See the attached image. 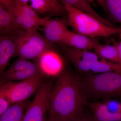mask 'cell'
Listing matches in <instances>:
<instances>
[{
	"label": "cell",
	"mask_w": 121,
	"mask_h": 121,
	"mask_svg": "<svg viewBox=\"0 0 121 121\" xmlns=\"http://www.w3.org/2000/svg\"><path fill=\"white\" fill-rule=\"evenodd\" d=\"M111 42L112 45L109 44H98L94 48V52L102 58L115 64L119 63V55L117 48L118 42L114 39Z\"/></svg>",
	"instance_id": "15"
},
{
	"label": "cell",
	"mask_w": 121,
	"mask_h": 121,
	"mask_svg": "<svg viewBox=\"0 0 121 121\" xmlns=\"http://www.w3.org/2000/svg\"><path fill=\"white\" fill-rule=\"evenodd\" d=\"M104 12L113 21L121 24V0H97Z\"/></svg>",
	"instance_id": "20"
},
{
	"label": "cell",
	"mask_w": 121,
	"mask_h": 121,
	"mask_svg": "<svg viewBox=\"0 0 121 121\" xmlns=\"http://www.w3.org/2000/svg\"><path fill=\"white\" fill-rule=\"evenodd\" d=\"M103 107L109 112L121 113V102L111 99H104L102 102Z\"/></svg>",
	"instance_id": "22"
},
{
	"label": "cell",
	"mask_w": 121,
	"mask_h": 121,
	"mask_svg": "<svg viewBox=\"0 0 121 121\" xmlns=\"http://www.w3.org/2000/svg\"><path fill=\"white\" fill-rule=\"evenodd\" d=\"M87 97L104 99L121 98V73L111 72L82 77Z\"/></svg>",
	"instance_id": "4"
},
{
	"label": "cell",
	"mask_w": 121,
	"mask_h": 121,
	"mask_svg": "<svg viewBox=\"0 0 121 121\" xmlns=\"http://www.w3.org/2000/svg\"><path fill=\"white\" fill-rule=\"evenodd\" d=\"M119 43H117V48L119 55V63L121 65V39Z\"/></svg>",
	"instance_id": "25"
},
{
	"label": "cell",
	"mask_w": 121,
	"mask_h": 121,
	"mask_svg": "<svg viewBox=\"0 0 121 121\" xmlns=\"http://www.w3.org/2000/svg\"><path fill=\"white\" fill-rule=\"evenodd\" d=\"M93 117L97 121H121V113H112L106 111L102 102L89 104Z\"/></svg>",
	"instance_id": "17"
},
{
	"label": "cell",
	"mask_w": 121,
	"mask_h": 121,
	"mask_svg": "<svg viewBox=\"0 0 121 121\" xmlns=\"http://www.w3.org/2000/svg\"><path fill=\"white\" fill-rule=\"evenodd\" d=\"M68 14V25L74 32L93 38L108 37L121 35V27H110L69 5L62 0Z\"/></svg>",
	"instance_id": "2"
},
{
	"label": "cell",
	"mask_w": 121,
	"mask_h": 121,
	"mask_svg": "<svg viewBox=\"0 0 121 121\" xmlns=\"http://www.w3.org/2000/svg\"><path fill=\"white\" fill-rule=\"evenodd\" d=\"M16 43L12 36L0 35V74L5 71L16 51Z\"/></svg>",
	"instance_id": "13"
},
{
	"label": "cell",
	"mask_w": 121,
	"mask_h": 121,
	"mask_svg": "<svg viewBox=\"0 0 121 121\" xmlns=\"http://www.w3.org/2000/svg\"><path fill=\"white\" fill-rule=\"evenodd\" d=\"M22 29L13 16L0 4V35L12 36Z\"/></svg>",
	"instance_id": "14"
},
{
	"label": "cell",
	"mask_w": 121,
	"mask_h": 121,
	"mask_svg": "<svg viewBox=\"0 0 121 121\" xmlns=\"http://www.w3.org/2000/svg\"><path fill=\"white\" fill-rule=\"evenodd\" d=\"M39 74H41L37 64L33 61L26 69L5 78H0V84L1 85L10 82L22 81Z\"/></svg>",
	"instance_id": "18"
},
{
	"label": "cell",
	"mask_w": 121,
	"mask_h": 121,
	"mask_svg": "<svg viewBox=\"0 0 121 121\" xmlns=\"http://www.w3.org/2000/svg\"><path fill=\"white\" fill-rule=\"evenodd\" d=\"M44 77L39 74L22 81L6 83L0 85V95L4 96L11 104L25 101L36 93L44 82Z\"/></svg>",
	"instance_id": "6"
},
{
	"label": "cell",
	"mask_w": 121,
	"mask_h": 121,
	"mask_svg": "<svg viewBox=\"0 0 121 121\" xmlns=\"http://www.w3.org/2000/svg\"><path fill=\"white\" fill-rule=\"evenodd\" d=\"M32 62L25 59L19 58L15 60L7 70L1 75L0 78H5L26 69Z\"/></svg>",
	"instance_id": "21"
},
{
	"label": "cell",
	"mask_w": 121,
	"mask_h": 121,
	"mask_svg": "<svg viewBox=\"0 0 121 121\" xmlns=\"http://www.w3.org/2000/svg\"><path fill=\"white\" fill-rule=\"evenodd\" d=\"M0 4L13 16L22 29L26 31L41 30L43 19L39 21L24 13L15 6L13 0H0Z\"/></svg>",
	"instance_id": "11"
},
{
	"label": "cell",
	"mask_w": 121,
	"mask_h": 121,
	"mask_svg": "<svg viewBox=\"0 0 121 121\" xmlns=\"http://www.w3.org/2000/svg\"><path fill=\"white\" fill-rule=\"evenodd\" d=\"M119 36H120V39H121V35H119Z\"/></svg>",
	"instance_id": "27"
},
{
	"label": "cell",
	"mask_w": 121,
	"mask_h": 121,
	"mask_svg": "<svg viewBox=\"0 0 121 121\" xmlns=\"http://www.w3.org/2000/svg\"><path fill=\"white\" fill-rule=\"evenodd\" d=\"M29 5L37 15L44 17L52 18L60 17L68 18V14L65 6L56 0H31Z\"/></svg>",
	"instance_id": "10"
},
{
	"label": "cell",
	"mask_w": 121,
	"mask_h": 121,
	"mask_svg": "<svg viewBox=\"0 0 121 121\" xmlns=\"http://www.w3.org/2000/svg\"><path fill=\"white\" fill-rule=\"evenodd\" d=\"M12 104L4 96L0 95V116L7 110Z\"/></svg>",
	"instance_id": "23"
},
{
	"label": "cell",
	"mask_w": 121,
	"mask_h": 121,
	"mask_svg": "<svg viewBox=\"0 0 121 121\" xmlns=\"http://www.w3.org/2000/svg\"><path fill=\"white\" fill-rule=\"evenodd\" d=\"M68 19L66 18L43 17L41 30L44 32L45 38L52 43L61 46L63 38L69 30Z\"/></svg>",
	"instance_id": "9"
},
{
	"label": "cell",
	"mask_w": 121,
	"mask_h": 121,
	"mask_svg": "<svg viewBox=\"0 0 121 121\" xmlns=\"http://www.w3.org/2000/svg\"><path fill=\"white\" fill-rule=\"evenodd\" d=\"M100 44L98 38H91L68 30L62 41L61 46L64 49L68 47L79 50L91 51Z\"/></svg>",
	"instance_id": "12"
},
{
	"label": "cell",
	"mask_w": 121,
	"mask_h": 121,
	"mask_svg": "<svg viewBox=\"0 0 121 121\" xmlns=\"http://www.w3.org/2000/svg\"><path fill=\"white\" fill-rule=\"evenodd\" d=\"M53 83L51 81L44 82L36 93L34 99L29 103L23 121H45L48 111L51 91Z\"/></svg>",
	"instance_id": "7"
},
{
	"label": "cell",
	"mask_w": 121,
	"mask_h": 121,
	"mask_svg": "<svg viewBox=\"0 0 121 121\" xmlns=\"http://www.w3.org/2000/svg\"><path fill=\"white\" fill-rule=\"evenodd\" d=\"M55 45L48 48L34 60L44 76H58L64 71L62 56Z\"/></svg>",
	"instance_id": "8"
},
{
	"label": "cell",
	"mask_w": 121,
	"mask_h": 121,
	"mask_svg": "<svg viewBox=\"0 0 121 121\" xmlns=\"http://www.w3.org/2000/svg\"><path fill=\"white\" fill-rule=\"evenodd\" d=\"M87 99L82 76L64 71L57 76L51 91L48 118L74 121L85 109Z\"/></svg>",
	"instance_id": "1"
},
{
	"label": "cell",
	"mask_w": 121,
	"mask_h": 121,
	"mask_svg": "<svg viewBox=\"0 0 121 121\" xmlns=\"http://www.w3.org/2000/svg\"><path fill=\"white\" fill-rule=\"evenodd\" d=\"M16 43L14 56L35 60L54 44L43 37L37 30L26 31L22 29L12 35Z\"/></svg>",
	"instance_id": "5"
},
{
	"label": "cell",
	"mask_w": 121,
	"mask_h": 121,
	"mask_svg": "<svg viewBox=\"0 0 121 121\" xmlns=\"http://www.w3.org/2000/svg\"><path fill=\"white\" fill-rule=\"evenodd\" d=\"M74 121H97L93 115L85 111V109L79 115Z\"/></svg>",
	"instance_id": "24"
},
{
	"label": "cell",
	"mask_w": 121,
	"mask_h": 121,
	"mask_svg": "<svg viewBox=\"0 0 121 121\" xmlns=\"http://www.w3.org/2000/svg\"><path fill=\"white\" fill-rule=\"evenodd\" d=\"M65 58L81 73L97 74L115 72L121 73V65L107 61L91 51L68 47L63 49Z\"/></svg>",
	"instance_id": "3"
},
{
	"label": "cell",
	"mask_w": 121,
	"mask_h": 121,
	"mask_svg": "<svg viewBox=\"0 0 121 121\" xmlns=\"http://www.w3.org/2000/svg\"><path fill=\"white\" fill-rule=\"evenodd\" d=\"M45 121H57L56 120H54V119H51V118H48L47 120Z\"/></svg>",
	"instance_id": "26"
},
{
	"label": "cell",
	"mask_w": 121,
	"mask_h": 121,
	"mask_svg": "<svg viewBox=\"0 0 121 121\" xmlns=\"http://www.w3.org/2000/svg\"><path fill=\"white\" fill-rule=\"evenodd\" d=\"M69 5L92 17L102 23L110 27H115L113 24L102 17L92 8L89 1L85 0H62Z\"/></svg>",
	"instance_id": "16"
},
{
	"label": "cell",
	"mask_w": 121,
	"mask_h": 121,
	"mask_svg": "<svg viewBox=\"0 0 121 121\" xmlns=\"http://www.w3.org/2000/svg\"><path fill=\"white\" fill-rule=\"evenodd\" d=\"M28 103L26 101L12 104L0 117V121H23L24 111Z\"/></svg>",
	"instance_id": "19"
}]
</instances>
